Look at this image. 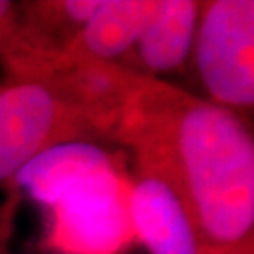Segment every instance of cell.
<instances>
[{
    "instance_id": "6da1fadb",
    "label": "cell",
    "mask_w": 254,
    "mask_h": 254,
    "mask_svg": "<svg viewBox=\"0 0 254 254\" xmlns=\"http://www.w3.org/2000/svg\"><path fill=\"white\" fill-rule=\"evenodd\" d=\"M113 139L132 151L141 175L175 192L200 254H253L254 143L232 109L143 75Z\"/></svg>"
},
{
    "instance_id": "7a4b0ae2",
    "label": "cell",
    "mask_w": 254,
    "mask_h": 254,
    "mask_svg": "<svg viewBox=\"0 0 254 254\" xmlns=\"http://www.w3.org/2000/svg\"><path fill=\"white\" fill-rule=\"evenodd\" d=\"M96 137H108L106 130L46 83L0 87V181L49 147Z\"/></svg>"
},
{
    "instance_id": "3957f363",
    "label": "cell",
    "mask_w": 254,
    "mask_h": 254,
    "mask_svg": "<svg viewBox=\"0 0 254 254\" xmlns=\"http://www.w3.org/2000/svg\"><path fill=\"white\" fill-rule=\"evenodd\" d=\"M196 64L215 104L253 108L254 104V2H207L196 36Z\"/></svg>"
},
{
    "instance_id": "277c9868",
    "label": "cell",
    "mask_w": 254,
    "mask_h": 254,
    "mask_svg": "<svg viewBox=\"0 0 254 254\" xmlns=\"http://www.w3.org/2000/svg\"><path fill=\"white\" fill-rule=\"evenodd\" d=\"M130 183L111 173L66 192L49 209V241L64 254H117L134 239Z\"/></svg>"
},
{
    "instance_id": "5b68a950",
    "label": "cell",
    "mask_w": 254,
    "mask_h": 254,
    "mask_svg": "<svg viewBox=\"0 0 254 254\" xmlns=\"http://www.w3.org/2000/svg\"><path fill=\"white\" fill-rule=\"evenodd\" d=\"M121 172L115 156L94 141H66L36 154L13 179L34 201L51 207L66 192Z\"/></svg>"
},
{
    "instance_id": "8992f818",
    "label": "cell",
    "mask_w": 254,
    "mask_h": 254,
    "mask_svg": "<svg viewBox=\"0 0 254 254\" xmlns=\"http://www.w3.org/2000/svg\"><path fill=\"white\" fill-rule=\"evenodd\" d=\"M128 213L134 236L151 254H200L187 211L160 179L141 175L130 187Z\"/></svg>"
},
{
    "instance_id": "52a82bcc",
    "label": "cell",
    "mask_w": 254,
    "mask_h": 254,
    "mask_svg": "<svg viewBox=\"0 0 254 254\" xmlns=\"http://www.w3.org/2000/svg\"><path fill=\"white\" fill-rule=\"evenodd\" d=\"M158 8L160 0H102L59 57L64 61L109 63L136 46Z\"/></svg>"
},
{
    "instance_id": "ba28073f",
    "label": "cell",
    "mask_w": 254,
    "mask_h": 254,
    "mask_svg": "<svg viewBox=\"0 0 254 254\" xmlns=\"http://www.w3.org/2000/svg\"><path fill=\"white\" fill-rule=\"evenodd\" d=\"M200 4L160 0V8L136 42L137 59L151 73L177 70L190 53Z\"/></svg>"
},
{
    "instance_id": "9c48e42d",
    "label": "cell",
    "mask_w": 254,
    "mask_h": 254,
    "mask_svg": "<svg viewBox=\"0 0 254 254\" xmlns=\"http://www.w3.org/2000/svg\"><path fill=\"white\" fill-rule=\"evenodd\" d=\"M0 249H2V245H0Z\"/></svg>"
}]
</instances>
